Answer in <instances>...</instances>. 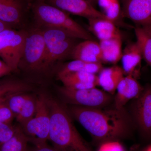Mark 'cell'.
<instances>
[{"label":"cell","instance_id":"6da1fadb","mask_svg":"<svg viewBox=\"0 0 151 151\" xmlns=\"http://www.w3.org/2000/svg\"><path fill=\"white\" fill-rule=\"evenodd\" d=\"M105 108L70 105L68 111L98 142L126 137L131 131L132 120L125 108Z\"/></svg>","mask_w":151,"mask_h":151},{"label":"cell","instance_id":"7a4b0ae2","mask_svg":"<svg viewBox=\"0 0 151 151\" xmlns=\"http://www.w3.org/2000/svg\"><path fill=\"white\" fill-rule=\"evenodd\" d=\"M50 114L48 140L57 151H92L73 124L68 110L58 101L45 96Z\"/></svg>","mask_w":151,"mask_h":151},{"label":"cell","instance_id":"3957f363","mask_svg":"<svg viewBox=\"0 0 151 151\" xmlns=\"http://www.w3.org/2000/svg\"><path fill=\"white\" fill-rule=\"evenodd\" d=\"M36 21L43 28H51L66 32L79 39L92 40V35L67 13L39 0L33 6Z\"/></svg>","mask_w":151,"mask_h":151},{"label":"cell","instance_id":"277c9868","mask_svg":"<svg viewBox=\"0 0 151 151\" xmlns=\"http://www.w3.org/2000/svg\"><path fill=\"white\" fill-rule=\"evenodd\" d=\"M45 45V52L42 72H46L55 63L70 56L78 39L61 30L42 28Z\"/></svg>","mask_w":151,"mask_h":151},{"label":"cell","instance_id":"5b68a950","mask_svg":"<svg viewBox=\"0 0 151 151\" xmlns=\"http://www.w3.org/2000/svg\"><path fill=\"white\" fill-rule=\"evenodd\" d=\"M50 118L45 95L36 97V106L33 117L22 128L35 146L46 144L48 140Z\"/></svg>","mask_w":151,"mask_h":151},{"label":"cell","instance_id":"8992f818","mask_svg":"<svg viewBox=\"0 0 151 151\" xmlns=\"http://www.w3.org/2000/svg\"><path fill=\"white\" fill-rule=\"evenodd\" d=\"M27 32L8 28L0 32V58L12 68L18 69Z\"/></svg>","mask_w":151,"mask_h":151},{"label":"cell","instance_id":"52a82bcc","mask_svg":"<svg viewBox=\"0 0 151 151\" xmlns=\"http://www.w3.org/2000/svg\"><path fill=\"white\" fill-rule=\"evenodd\" d=\"M58 92L65 103L88 108L107 107L113 100V95L96 87L84 89H69L63 86Z\"/></svg>","mask_w":151,"mask_h":151},{"label":"cell","instance_id":"ba28073f","mask_svg":"<svg viewBox=\"0 0 151 151\" xmlns=\"http://www.w3.org/2000/svg\"><path fill=\"white\" fill-rule=\"evenodd\" d=\"M45 52V42L42 29L36 28L27 32L19 68L41 72Z\"/></svg>","mask_w":151,"mask_h":151},{"label":"cell","instance_id":"9c48e42d","mask_svg":"<svg viewBox=\"0 0 151 151\" xmlns=\"http://www.w3.org/2000/svg\"><path fill=\"white\" fill-rule=\"evenodd\" d=\"M134 100L132 112L135 123L143 135L151 136V85H147Z\"/></svg>","mask_w":151,"mask_h":151},{"label":"cell","instance_id":"30bf717a","mask_svg":"<svg viewBox=\"0 0 151 151\" xmlns=\"http://www.w3.org/2000/svg\"><path fill=\"white\" fill-rule=\"evenodd\" d=\"M30 0H0V20L12 28L20 25L30 6Z\"/></svg>","mask_w":151,"mask_h":151},{"label":"cell","instance_id":"8fae6325","mask_svg":"<svg viewBox=\"0 0 151 151\" xmlns=\"http://www.w3.org/2000/svg\"><path fill=\"white\" fill-rule=\"evenodd\" d=\"M65 12L91 18L107 19L103 13L94 8L86 0H40Z\"/></svg>","mask_w":151,"mask_h":151},{"label":"cell","instance_id":"7c38bea8","mask_svg":"<svg viewBox=\"0 0 151 151\" xmlns=\"http://www.w3.org/2000/svg\"><path fill=\"white\" fill-rule=\"evenodd\" d=\"M123 16L136 26H151V0H122Z\"/></svg>","mask_w":151,"mask_h":151},{"label":"cell","instance_id":"4fadbf2b","mask_svg":"<svg viewBox=\"0 0 151 151\" xmlns=\"http://www.w3.org/2000/svg\"><path fill=\"white\" fill-rule=\"evenodd\" d=\"M143 89L137 79L132 76H124L116 89L114 106L119 109L124 108L129 101L139 97Z\"/></svg>","mask_w":151,"mask_h":151},{"label":"cell","instance_id":"5bb4252c","mask_svg":"<svg viewBox=\"0 0 151 151\" xmlns=\"http://www.w3.org/2000/svg\"><path fill=\"white\" fill-rule=\"evenodd\" d=\"M142 56L137 42L128 44L122 53V69L125 76H132L138 79L140 74L141 61Z\"/></svg>","mask_w":151,"mask_h":151},{"label":"cell","instance_id":"9a60e30c","mask_svg":"<svg viewBox=\"0 0 151 151\" xmlns=\"http://www.w3.org/2000/svg\"><path fill=\"white\" fill-rule=\"evenodd\" d=\"M70 56L73 60L92 63H102L100 45L93 40H86L77 43L73 47Z\"/></svg>","mask_w":151,"mask_h":151},{"label":"cell","instance_id":"2e32d148","mask_svg":"<svg viewBox=\"0 0 151 151\" xmlns=\"http://www.w3.org/2000/svg\"><path fill=\"white\" fill-rule=\"evenodd\" d=\"M58 77L63 86L69 89H88L97 86V76L84 71L72 72Z\"/></svg>","mask_w":151,"mask_h":151},{"label":"cell","instance_id":"e0dca14e","mask_svg":"<svg viewBox=\"0 0 151 151\" xmlns=\"http://www.w3.org/2000/svg\"><path fill=\"white\" fill-rule=\"evenodd\" d=\"M122 67L114 65L102 68L97 75V86L103 90L113 95L116 93L119 82L124 77Z\"/></svg>","mask_w":151,"mask_h":151},{"label":"cell","instance_id":"ac0fdd59","mask_svg":"<svg viewBox=\"0 0 151 151\" xmlns=\"http://www.w3.org/2000/svg\"><path fill=\"white\" fill-rule=\"evenodd\" d=\"M88 20L89 30L100 41L121 35L115 22L108 19L91 18Z\"/></svg>","mask_w":151,"mask_h":151},{"label":"cell","instance_id":"d6986e66","mask_svg":"<svg viewBox=\"0 0 151 151\" xmlns=\"http://www.w3.org/2000/svg\"><path fill=\"white\" fill-rule=\"evenodd\" d=\"M102 54V63L116 65L122 58V36L99 42Z\"/></svg>","mask_w":151,"mask_h":151},{"label":"cell","instance_id":"ffe728a7","mask_svg":"<svg viewBox=\"0 0 151 151\" xmlns=\"http://www.w3.org/2000/svg\"><path fill=\"white\" fill-rule=\"evenodd\" d=\"M32 89V86L28 83L17 78H2L0 79V100L12 94L29 92Z\"/></svg>","mask_w":151,"mask_h":151},{"label":"cell","instance_id":"44dd1931","mask_svg":"<svg viewBox=\"0 0 151 151\" xmlns=\"http://www.w3.org/2000/svg\"><path fill=\"white\" fill-rule=\"evenodd\" d=\"M134 31L142 58L151 67V26H136Z\"/></svg>","mask_w":151,"mask_h":151},{"label":"cell","instance_id":"7402d4cb","mask_svg":"<svg viewBox=\"0 0 151 151\" xmlns=\"http://www.w3.org/2000/svg\"><path fill=\"white\" fill-rule=\"evenodd\" d=\"M103 68L102 63H92L78 60H73L72 61L67 63L61 67L58 73V76L78 71H84L97 74Z\"/></svg>","mask_w":151,"mask_h":151},{"label":"cell","instance_id":"603a6c76","mask_svg":"<svg viewBox=\"0 0 151 151\" xmlns=\"http://www.w3.org/2000/svg\"><path fill=\"white\" fill-rule=\"evenodd\" d=\"M29 142L22 127H17L13 136L1 146L0 151H30L28 148Z\"/></svg>","mask_w":151,"mask_h":151},{"label":"cell","instance_id":"cb8c5ba5","mask_svg":"<svg viewBox=\"0 0 151 151\" xmlns=\"http://www.w3.org/2000/svg\"><path fill=\"white\" fill-rule=\"evenodd\" d=\"M36 106V97L29 94L21 111L15 118L22 128L33 117L35 112Z\"/></svg>","mask_w":151,"mask_h":151},{"label":"cell","instance_id":"d4e9b609","mask_svg":"<svg viewBox=\"0 0 151 151\" xmlns=\"http://www.w3.org/2000/svg\"><path fill=\"white\" fill-rule=\"evenodd\" d=\"M98 2L107 19L115 22L121 12L118 0H98Z\"/></svg>","mask_w":151,"mask_h":151},{"label":"cell","instance_id":"484cf974","mask_svg":"<svg viewBox=\"0 0 151 151\" xmlns=\"http://www.w3.org/2000/svg\"><path fill=\"white\" fill-rule=\"evenodd\" d=\"M29 95L28 92L19 93L12 94L7 98L8 105L15 118L21 111Z\"/></svg>","mask_w":151,"mask_h":151},{"label":"cell","instance_id":"4316f807","mask_svg":"<svg viewBox=\"0 0 151 151\" xmlns=\"http://www.w3.org/2000/svg\"><path fill=\"white\" fill-rule=\"evenodd\" d=\"M7 98L0 100V123L12 125L15 117L8 105Z\"/></svg>","mask_w":151,"mask_h":151},{"label":"cell","instance_id":"83f0119b","mask_svg":"<svg viewBox=\"0 0 151 151\" xmlns=\"http://www.w3.org/2000/svg\"><path fill=\"white\" fill-rule=\"evenodd\" d=\"M97 151H126L119 140H111L100 143Z\"/></svg>","mask_w":151,"mask_h":151},{"label":"cell","instance_id":"f1b7e54d","mask_svg":"<svg viewBox=\"0 0 151 151\" xmlns=\"http://www.w3.org/2000/svg\"><path fill=\"white\" fill-rule=\"evenodd\" d=\"M15 129L12 125L0 123V147L12 137Z\"/></svg>","mask_w":151,"mask_h":151},{"label":"cell","instance_id":"f546056e","mask_svg":"<svg viewBox=\"0 0 151 151\" xmlns=\"http://www.w3.org/2000/svg\"><path fill=\"white\" fill-rule=\"evenodd\" d=\"M13 72L12 68L2 60H0V78L9 75Z\"/></svg>","mask_w":151,"mask_h":151},{"label":"cell","instance_id":"4dcf8cb0","mask_svg":"<svg viewBox=\"0 0 151 151\" xmlns=\"http://www.w3.org/2000/svg\"><path fill=\"white\" fill-rule=\"evenodd\" d=\"M31 151H57L53 147L47 145V143L43 145L35 146L34 148Z\"/></svg>","mask_w":151,"mask_h":151},{"label":"cell","instance_id":"1f68e13d","mask_svg":"<svg viewBox=\"0 0 151 151\" xmlns=\"http://www.w3.org/2000/svg\"><path fill=\"white\" fill-rule=\"evenodd\" d=\"M8 28H12L10 27L7 24H6L5 23L0 20V32H1L4 30Z\"/></svg>","mask_w":151,"mask_h":151},{"label":"cell","instance_id":"d6a6232c","mask_svg":"<svg viewBox=\"0 0 151 151\" xmlns=\"http://www.w3.org/2000/svg\"><path fill=\"white\" fill-rule=\"evenodd\" d=\"M143 151H151V145L143 150Z\"/></svg>","mask_w":151,"mask_h":151},{"label":"cell","instance_id":"836d02e7","mask_svg":"<svg viewBox=\"0 0 151 151\" xmlns=\"http://www.w3.org/2000/svg\"><path fill=\"white\" fill-rule=\"evenodd\" d=\"M86 1H88L89 2L91 3L90 2H91V1H92V0H86Z\"/></svg>","mask_w":151,"mask_h":151},{"label":"cell","instance_id":"e575fe53","mask_svg":"<svg viewBox=\"0 0 151 151\" xmlns=\"http://www.w3.org/2000/svg\"><path fill=\"white\" fill-rule=\"evenodd\" d=\"M1 147H0V150H1Z\"/></svg>","mask_w":151,"mask_h":151},{"label":"cell","instance_id":"d590c367","mask_svg":"<svg viewBox=\"0 0 151 151\" xmlns=\"http://www.w3.org/2000/svg\"><path fill=\"white\" fill-rule=\"evenodd\" d=\"M142 151H143V150H142Z\"/></svg>","mask_w":151,"mask_h":151}]
</instances>
